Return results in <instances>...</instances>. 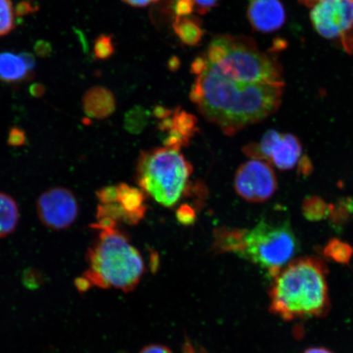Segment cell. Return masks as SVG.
<instances>
[{"instance_id":"12","label":"cell","mask_w":353,"mask_h":353,"mask_svg":"<svg viewBox=\"0 0 353 353\" xmlns=\"http://www.w3.org/2000/svg\"><path fill=\"white\" fill-rule=\"evenodd\" d=\"M161 125L163 130L168 132L165 141V147L180 150L189 143L196 130V119L185 110H176L174 112L168 110L161 117Z\"/></svg>"},{"instance_id":"8","label":"cell","mask_w":353,"mask_h":353,"mask_svg":"<svg viewBox=\"0 0 353 353\" xmlns=\"http://www.w3.org/2000/svg\"><path fill=\"white\" fill-rule=\"evenodd\" d=\"M234 185L238 195L244 200L260 203L274 195L277 181L270 164L252 159L237 170Z\"/></svg>"},{"instance_id":"16","label":"cell","mask_w":353,"mask_h":353,"mask_svg":"<svg viewBox=\"0 0 353 353\" xmlns=\"http://www.w3.org/2000/svg\"><path fill=\"white\" fill-rule=\"evenodd\" d=\"M19 221V209L14 199L0 192V239L16 230Z\"/></svg>"},{"instance_id":"29","label":"cell","mask_w":353,"mask_h":353,"mask_svg":"<svg viewBox=\"0 0 353 353\" xmlns=\"http://www.w3.org/2000/svg\"><path fill=\"white\" fill-rule=\"evenodd\" d=\"M29 91L30 94L35 97V98H41L46 92V87L42 83H34L32 85H30Z\"/></svg>"},{"instance_id":"13","label":"cell","mask_w":353,"mask_h":353,"mask_svg":"<svg viewBox=\"0 0 353 353\" xmlns=\"http://www.w3.org/2000/svg\"><path fill=\"white\" fill-rule=\"evenodd\" d=\"M82 103L87 116L97 120L108 118L116 109L112 92L103 86L90 88L83 96Z\"/></svg>"},{"instance_id":"11","label":"cell","mask_w":353,"mask_h":353,"mask_svg":"<svg viewBox=\"0 0 353 353\" xmlns=\"http://www.w3.org/2000/svg\"><path fill=\"white\" fill-rule=\"evenodd\" d=\"M248 19L256 30L272 33L280 29L285 21V11L280 0H250Z\"/></svg>"},{"instance_id":"18","label":"cell","mask_w":353,"mask_h":353,"mask_svg":"<svg viewBox=\"0 0 353 353\" xmlns=\"http://www.w3.org/2000/svg\"><path fill=\"white\" fill-rule=\"evenodd\" d=\"M15 28V10L11 0H0V37Z\"/></svg>"},{"instance_id":"27","label":"cell","mask_w":353,"mask_h":353,"mask_svg":"<svg viewBox=\"0 0 353 353\" xmlns=\"http://www.w3.org/2000/svg\"><path fill=\"white\" fill-rule=\"evenodd\" d=\"M139 353H173L169 347L161 344H151V345L145 346Z\"/></svg>"},{"instance_id":"14","label":"cell","mask_w":353,"mask_h":353,"mask_svg":"<svg viewBox=\"0 0 353 353\" xmlns=\"http://www.w3.org/2000/svg\"><path fill=\"white\" fill-rule=\"evenodd\" d=\"M119 204L128 218V223L136 224L143 218L145 211L144 195L142 191L122 183L117 186Z\"/></svg>"},{"instance_id":"15","label":"cell","mask_w":353,"mask_h":353,"mask_svg":"<svg viewBox=\"0 0 353 353\" xmlns=\"http://www.w3.org/2000/svg\"><path fill=\"white\" fill-rule=\"evenodd\" d=\"M32 78L33 72H28L19 54L0 52V79L2 81L17 83Z\"/></svg>"},{"instance_id":"20","label":"cell","mask_w":353,"mask_h":353,"mask_svg":"<svg viewBox=\"0 0 353 353\" xmlns=\"http://www.w3.org/2000/svg\"><path fill=\"white\" fill-rule=\"evenodd\" d=\"M303 212L306 217L310 220L324 219L329 213L328 205L319 197L307 199L304 203Z\"/></svg>"},{"instance_id":"33","label":"cell","mask_w":353,"mask_h":353,"mask_svg":"<svg viewBox=\"0 0 353 353\" xmlns=\"http://www.w3.org/2000/svg\"><path fill=\"white\" fill-rule=\"evenodd\" d=\"M170 69L172 70H175L176 69H178L179 65V61L178 59H176V57H174V59H171L170 60L169 63Z\"/></svg>"},{"instance_id":"5","label":"cell","mask_w":353,"mask_h":353,"mask_svg":"<svg viewBox=\"0 0 353 353\" xmlns=\"http://www.w3.org/2000/svg\"><path fill=\"white\" fill-rule=\"evenodd\" d=\"M203 55L205 68L221 77L244 82L282 83L281 64L260 50L252 39L218 35Z\"/></svg>"},{"instance_id":"30","label":"cell","mask_w":353,"mask_h":353,"mask_svg":"<svg viewBox=\"0 0 353 353\" xmlns=\"http://www.w3.org/2000/svg\"><path fill=\"white\" fill-rule=\"evenodd\" d=\"M123 1L132 7L143 8L157 2L158 0H123Z\"/></svg>"},{"instance_id":"19","label":"cell","mask_w":353,"mask_h":353,"mask_svg":"<svg viewBox=\"0 0 353 353\" xmlns=\"http://www.w3.org/2000/svg\"><path fill=\"white\" fill-rule=\"evenodd\" d=\"M325 254L335 261L346 263L352 257V249L346 243L334 239L325 247Z\"/></svg>"},{"instance_id":"2","label":"cell","mask_w":353,"mask_h":353,"mask_svg":"<svg viewBox=\"0 0 353 353\" xmlns=\"http://www.w3.org/2000/svg\"><path fill=\"white\" fill-rule=\"evenodd\" d=\"M96 228L101 232L88 250V269L77 281L79 290L97 287L131 292L145 272L142 254L116 223Z\"/></svg>"},{"instance_id":"3","label":"cell","mask_w":353,"mask_h":353,"mask_svg":"<svg viewBox=\"0 0 353 353\" xmlns=\"http://www.w3.org/2000/svg\"><path fill=\"white\" fill-rule=\"evenodd\" d=\"M325 265L317 258L289 263L274 277L270 309L287 321L323 314L329 307Z\"/></svg>"},{"instance_id":"6","label":"cell","mask_w":353,"mask_h":353,"mask_svg":"<svg viewBox=\"0 0 353 353\" xmlns=\"http://www.w3.org/2000/svg\"><path fill=\"white\" fill-rule=\"evenodd\" d=\"M192 171L179 149L165 147L141 154L137 178L143 192L159 204L171 207L182 196Z\"/></svg>"},{"instance_id":"22","label":"cell","mask_w":353,"mask_h":353,"mask_svg":"<svg viewBox=\"0 0 353 353\" xmlns=\"http://www.w3.org/2000/svg\"><path fill=\"white\" fill-rule=\"evenodd\" d=\"M195 8L194 0H174L173 6L176 17H190Z\"/></svg>"},{"instance_id":"4","label":"cell","mask_w":353,"mask_h":353,"mask_svg":"<svg viewBox=\"0 0 353 353\" xmlns=\"http://www.w3.org/2000/svg\"><path fill=\"white\" fill-rule=\"evenodd\" d=\"M214 249L220 253L236 254L275 277L296 254L299 242L287 221H261L252 229H217Z\"/></svg>"},{"instance_id":"17","label":"cell","mask_w":353,"mask_h":353,"mask_svg":"<svg viewBox=\"0 0 353 353\" xmlns=\"http://www.w3.org/2000/svg\"><path fill=\"white\" fill-rule=\"evenodd\" d=\"M173 28L176 37L188 46H196L204 37V30L194 17H176Z\"/></svg>"},{"instance_id":"32","label":"cell","mask_w":353,"mask_h":353,"mask_svg":"<svg viewBox=\"0 0 353 353\" xmlns=\"http://www.w3.org/2000/svg\"><path fill=\"white\" fill-rule=\"evenodd\" d=\"M303 353H332L325 348L322 347H313L309 348L308 350L304 352Z\"/></svg>"},{"instance_id":"1","label":"cell","mask_w":353,"mask_h":353,"mask_svg":"<svg viewBox=\"0 0 353 353\" xmlns=\"http://www.w3.org/2000/svg\"><path fill=\"white\" fill-rule=\"evenodd\" d=\"M283 88V83L234 81L205 68L196 76L190 99L207 121L232 136L274 114Z\"/></svg>"},{"instance_id":"7","label":"cell","mask_w":353,"mask_h":353,"mask_svg":"<svg viewBox=\"0 0 353 353\" xmlns=\"http://www.w3.org/2000/svg\"><path fill=\"white\" fill-rule=\"evenodd\" d=\"M243 152L250 158L266 161L281 170H291L301 158L302 145L292 134L269 130L259 143L247 145Z\"/></svg>"},{"instance_id":"31","label":"cell","mask_w":353,"mask_h":353,"mask_svg":"<svg viewBox=\"0 0 353 353\" xmlns=\"http://www.w3.org/2000/svg\"><path fill=\"white\" fill-rule=\"evenodd\" d=\"M11 132L10 141L12 145H21L24 142V136L21 135V132L19 130H13Z\"/></svg>"},{"instance_id":"9","label":"cell","mask_w":353,"mask_h":353,"mask_svg":"<svg viewBox=\"0 0 353 353\" xmlns=\"http://www.w3.org/2000/svg\"><path fill=\"white\" fill-rule=\"evenodd\" d=\"M316 32L327 39H344L353 32V0H321L312 7Z\"/></svg>"},{"instance_id":"24","label":"cell","mask_w":353,"mask_h":353,"mask_svg":"<svg viewBox=\"0 0 353 353\" xmlns=\"http://www.w3.org/2000/svg\"><path fill=\"white\" fill-rule=\"evenodd\" d=\"M34 54L41 59H47L52 54V46L50 42L44 41V39H39L34 43Z\"/></svg>"},{"instance_id":"21","label":"cell","mask_w":353,"mask_h":353,"mask_svg":"<svg viewBox=\"0 0 353 353\" xmlns=\"http://www.w3.org/2000/svg\"><path fill=\"white\" fill-rule=\"evenodd\" d=\"M94 56L97 59L108 60L114 52V47L112 35L101 34L95 39Z\"/></svg>"},{"instance_id":"26","label":"cell","mask_w":353,"mask_h":353,"mask_svg":"<svg viewBox=\"0 0 353 353\" xmlns=\"http://www.w3.org/2000/svg\"><path fill=\"white\" fill-rule=\"evenodd\" d=\"M19 56L26 65V69L28 72H34L35 66H37V60L32 54L29 52H22L19 54Z\"/></svg>"},{"instance_id":"23","label":"cell","mask_w":353,"mask_h":353,"mask_svg":"<svg viewBox=\"0 0 353 353\" xmlns=\"http://www.w3.org/2000/svg\"><path fill=\"white\" fill-rule=\"evenodd\" d=\"M39 10V6L37 2L33 1V0H22L17 3L15 13L17 17H24L37 12Z\"/></svg>"},{"instance_id":"28","label":"cell","mask_w":353,"mask_h":353,"mask_svg":"<svg viewBox=\"0 0 353 353\" xmlns=\"http://www.w3.org/2000/svg\"><path fill=\"white\" fill-rule=\"evenodd\" d=\"M178 217L183 223H190L195 219V214L193 213L192 210L190 209L189 207H188V208L183 207V208L180 209L178 212Z\"/></svg>"},{"instance_id":"10","label":"cell","mask_w":353,"mask_h":353,"mask_svg":"<svg viewBox=\"0 0 353 353\" xmlns=\"http://www.w3.org/2000/svg\"><path fill=\"white\" fill-rule=\"evenodd\" d=\"M37 210L41 222L54 231L65 230L77 219L79 205L69 189L57 187L47 190L39 197Z\"/></svg>"},{"instance_id":"34","label":"cell","mask_w":353,"mask_h":353,"mask_svg":"<svg viewBox=\"0 0 353 353\" xmlns=\"http://www.w3.org/2000/svg\"><path fill=\"white\" fill-rule=\"evenodd\" d=\"M304 6L307 7H313L316 3L321 1V0H299Z\"/></svg>"},{"instance_id":"25","label":"cell","mask_w":353,"mask_h":353,"mask_svg":"<svg viewBox=\"0 0 353 353\" xmlns=\"http://www.w3.org/2000/svg\"><path fill=\"white\" fill-rule=\"evenodd\" d=\"M220 0H194L195 2L196 10L200 14H205L211 8H214Z\"/></svg>"}]
</instances>
